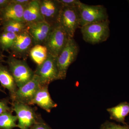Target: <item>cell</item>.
<instances>
[{
  "label": "cell",
  "instance_id": "5bb4252c",
  "mask_svg": "<svg viewBox=\"0 0 129 129\" xmlns=\"http://www.w3.org/2000/svg\"><path fill=\"white\" fill-rule=\"evenodd\" d=\"M23 20L26 23L45 21L41 13L38 0H32L25 6L24 11Z\"/></svg>",
  "mask_w": 129,
  "mask_h": 129
},
{
  "label": "cell",
  "instance_id": "d6986e66",
  "mask_svg": "<svg viewBox=\"0 0 129 129\" xmlns=\"http://www.w3.org/2000/svg\"><path fill=\"white\" fill-rule=\"evenodd\" d=\"M17 116L9 112L3 113L0 115V129H13L17 127Z\"/></svg>",
  "mask_w": 129,
  "mask_h": 129
},
{
  "label": "cell",
  "instance_id": "52a82bcc",
  "mask_svg": "<svg viewBox=\"0 0 129 129\" xmlns=\"http://www.w3.org/2000/svg\"><path fill=\"white\" fill-rule=\"evenodd\" d=\"M34 74L39 76L42 85H48L52 81L58 80L57 57L48 53L45 61L37 65Z\"/></svg>",
  "mask_w": 129,
  "mask_h": 129
},
{
  "label": "cell",
  "instance_id": "ac0fdd59",
  "mask_svg": "<svg viewBox=\"0 0 129 129\" xmlns=\"http://www.w3.org/2000/svg\"><path fill=\"white\" fill-rule=\"evenodd\" d=\"M29 54L33 61L37 65H39L43 63L47 58L48 50L46 47L43 45H35L30 49Z\"/></svg>",
  "mask_w": 129,
  "mask_h": 129
},
{
  "label": "cell",
  "instance_id": "ba28073f",
  "mask_svg": "<svg viewBox=\"0 0 129 129\" xmlns=\"http://www.w3.org/2000/svg\"><path fill=\"white\" fill-rule=\"evenodd\" d=\"M13 109L16 114L20 129H29L38 122L34 109L28 104L14 102Z\"/></svg>",
  "mask_w": 129,
  "mask_h": 129
},
{
  "label": "cell",
  "instance_id": "d4e9b609",
  "mask_svg": "<svg viewBox=\"0 0 129 129\" xmlns=\"http://www.w3.org/2000/svg\"><path fill=\"white\" fill-rule=\"evenodd\" d=\"M10 110V108L8 106L6 102L0 101V115L3 113L8 112Z\"/></svg>",
  "mask_w": 129,
  "mask_h": 129
},
{
  "label": "cell",
  "instance_id": "7c38bea8",
  "mask_svg": "<svg viewBox=\"0 0 129 129\" xmlns=\"http://www.w3.org/2000/svg\"><path fill=\"white\" fill-rule=\"evenodd\" d=\"M48 85H42L32 99L30 105L36 104L47 112L57 106L52 98L48 91Z\"/></svg>",
  "mask_w": 129,
  "mask_h": 129
},
{
  "label": "cell",
  "instance_id": "484cf974",
  "mask_svg": "<svg viewBox=\"0 0 129 129\" xmlns=\"http://www.w3.org/2000/svg\"><path fill=\"white\" fill-rule=\"evenodd\" d=\"M30 0H11V2L18 5L25 6L30 2Z\"/></svg>",
  "mask_w": 129,
  "mask_h": 129
},
{
  "label": "cell",
  "instance_id": "cb8c5ba5",
  "mask_svg": "<svg viewBox=\"0 0 129 129\" xmlns=\"http://www.w3.org/2000/svg\"><path fill=\"white\" fill-rule=\"evenodd\" d=\"M29 129H52L45 123L39 122L33 125Z\"/></svg>",
  "mask_w": 129,
  "mask_h": 129
},
{
  "label": "cell",
  "instance_id": "30bf717a",
  "mask_svg": "<svg viewBox=\"0 0 129 129\" xmlns=\"http://www.w3.org/2000/svg\"><path fill=\"white\" fill-rule=\"evenodd\" d=\"M54 25H51L45 21L26 23L25 31L32 38L35 45H43Z\"/></svg>",
  "mask_w": 129,
  "mask_h": 129
},
{
  "label": "cell",
  "instance_id": "277c9868",
  "mask_svg": "<svg viewBox=\"0 0 129 129\" xmlns=\"http://www.w3.org/2000/svg\"><path fill=\"white\" fill-rule=\"evenodd\" d=\"M56 24L67 32L70 38H73L75 31L80 28L79 13L78 7L62 6Z\"/></svg>",
  "mask_w": 129,
  "mask_h": 129
},
{
  "label": "cell",
  "instance_id": "8992f818",
  "mask_svg": "<svg viewBox=\"0 0 129 129\" xmlns=\"http://www.w3.org/2000/svg\"><path fill=\"white\" fill-rule=\"evenodd\" d=\"M9 69L18 88L29 81L34 75V72L25 61L11 57L8 61Z\"/></svg>",
  "mask_w": 129,
  "mask_h": 129
},
{
  "label": "cell",
  "instance_id": "e0dca14e",
  "mask_svg": "<svg viewBox=\"0 0 129 129\" xmlns=\"http://www.w3.org/2000/svg\"><path fill=\"white\" fill-rule=\"evenodd\" d=\"M0 83L14 95L17 89L15 80L11 73L5 67L0 65Z\"/></svg>",
  "mask_w": 129,
  "mask_h": 129
},
{
  "label": "cell",
  "instance_id": "5b68a950",
  "mask_svg": "<svg viewBox=\"0 0 129 129\" xmlns=\"http://www.w3.org/2000/svg\"><path fill=\"white\" fill-rule=\"evenodd\" d=\"M70 38L64 29L60 25L56 24L53 26L51 32L43 45L46 47L49 54L57 57Z\"/></svg>",
  "mask_w": 129,
  "mask_h": 129
},
{
  "label": "cell",
  "instance_id": "ffe728a7",
  "mask_svg": "<svg viewBox=\"0 0 129 129\" xmlns=\"http://www.w3.org/2000/svg\"><path fill=\"white\" fill-rule=\"evenodd\" d=\"M26 26V23L24 22L6 21L4 23V31L18 34L25 31Z\"/></svg>",
  "mask_w": 129,
  "mask_h": 129
},
{
  "label": "cell",
  "instance_id": "9c48e42d",
  "mask_svg": "<svg viewBox=\"0 0 129 129\" xmlns=\"http://www.w3.org/2000/svg\"><path fill=\"white\" fill-rule=\"evenodd\" d=\"M42 85L39 76L35 74L31 80L17 89L12 96L14 102L30 105L32 99Z\"/></svg>",
  "mask_w": 129,
  "mask_h": 129
},
{
  "label": "cell",
  "instance_id": "9a60e30c",
  "mask_svg": "<svg viewBox=\"0 0 129 129\" xmlns=\"http://www.w3.org/2000/svg\"><path fill=\"white\" fill-rule=\"evenodd\" d=\"M33 44L32 38L25 30L17 35L11 48L16 54L23 55L30 51Z\"/></svg>",
  "mask_w": 129,
  "mask_h": 129
},
{
  "label": "cell",
  "instance_id": "7402d4cb",
  "mask_svg": "<svg viewBox=\"0 0 129 129\" xmlns=\"http://www.w3.org/2000/svg\"><path fill=\"white\" fill-rule=\"evenodd\" d=\"M100 129H129V125H121L107 120L101 125Z\"/></svg>",
  "mask_w": 129,
  "mask_h": 129
},
{
  "label": "cell",
  "instance_id": "2e32d148",
  "mask_svg": "<svg viewBox=\"0 0 129 129\" xmlns=\"http://www.w3.org/2000/svg\"><path fill=\"white\" fill-rule=\"evenodd\" d=\"M107 111L110 114V118L117 122L127 125L125 120L129 114V103L123 102L115 107L109 108Z\"/></svg>",
  "mask_w": 129,
  "mask_h": 129
},
{
  "label": "cell",
  "instance_id": "8fae6325",
  "mask_svg": "<svg viewBox=\"0 0 129 129\" xmlns=\"http://www.w3.org/2000/svg\"><path fill=\"white\" fill-rule=\"evenodd\" d=\"M39 2L44 21L51 25H55L62 6L58 0H42Z\"/></svg>",
  "mask_w": 129,
  "mask_h": 129
},
{
  "label": "cell",
  "instance_id": "7a4b0ae2",
  "mask_svg": "<svg viewBox=\"0 0 129 129\" xmlns=\"http://www.w3.org/2000/svg\"><path fill=\"white\" fill-rule=\"evenodd\" d=\"M79 47L74 38H70L61 52L57 57L58 80L64 79L70 65L76 60Z\"/></svg>",
  "mask_w": 129,
  "mask_h": 129
},
{
  "label": "cell",
  "instance_id": "44dd1931",
  "mask_svg": "<svg viewBox=\"0 0 129 129\" xmlns=\"http://www.w3.org/2000/svg\"><path fill=\"white\" fill-rule=\"evenodd\" d=\"M16 34L4 32L0 36V45L4 50L11 48L17 37Z\"/></svg>",
  "mask_w": 129,
  "mask_h": 129
},
{
  "label": "cell",
  "instance_id": "4316f807",
  "mask_svg": "<svg viewBox=\"0 0 129 129\" xmlns=\"http://www.w3.org/2000/svg\"><path fill=\"white\" fill-rule=\"evenodd\" d=\"M11 2L9 0H0V11L8 6Z\"/></svg>",
  "mask_w": 129,
  "mask_h": 129
},
{
  "label": "cell",
  "instance_id": "603a6c76",
  "mask_svg": "<svg viewBox=\"0 0 129 129\" xmlns=\"http://www.w3.org/2000/svg\"><path fill=\"white\" fill-rule=\"evenodd\" d=\"M63 6L76 7L81 2L79 0H58Z\"/></svg>",
  "mask_w": 129,
  "mask_h": 129
},
{
  "label": "cell",
  "instance_id": "6da1fadb",
  "mask_svg": "<svg viewBox=\"0 0 129 129\" xmlns=\"http://www.w3.org/2000/svg\"><path fill=\"white\" fill-rule=\"evenodd\" d=\"M109 19L89 24L80 28L83 40L86 42L95 45L107 40L110 36Z\"/></svg>",
  "mask_w": 129,
  "mask_h": 129
},
{
  "label": "cell",
  "instance_id": "4fadbf2b",
  "mask_svg": "<svg viewBox=\"0 0 129 129\" xmlns=\"http://www.w3.org/2000/svg\"><path fill=\"white\" fill-rule=\"evenodd\" d=\"M26 6L10 2L9 5L1 11L3 19L4 22L12 21L24 22L23 12Z\"/></svg>",
  "mask_w": 129,
  "mask_h": 129
},
{
  "label": "cell",
  "instance_id": "3957f363",
  "mask_svg": "<svg viewBox=\"0 0 129 129\" xmlns=\"http://www.w3.org/2000/svg\"><path fill=\"white\" fill-rule=\"evenodd\" d=\"M80 28L89 24L108 19L107 9L102 5L91 6L81 2L78 6Z\"/></svg>",
  "mask_w": 129,
  "mask_h": 129
}]
</instances>
